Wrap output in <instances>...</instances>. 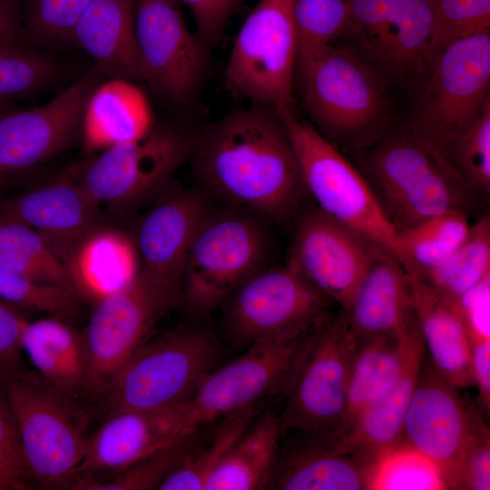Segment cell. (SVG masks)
<instances>
[{"mask_svg":"<svg viewBox=\"0 0 490 490\" xmlns=\"http://www.w3.org/2000/svg\"><path fill=\"white\" fill-rule=\"evenodd\" d=\"M189 160L208 197L268 222L293 220L306 191L282 118L256 103L192 132Z\"/></svg>","mask_w":490,"mask_h":490,"instance_id":"obj_1","label":"cell"},{"mask_svg":"<svg viewBox=\"0 0 490 490\" xmlns=\"http://www.w3.org/2000/svg\"><path fill=\"white\" fill-rule=\"evenodd\" d=\"M356 165L397 234L432 216H469L479 198L453 168L407 130L387 132L357 153Z\"/></svg>","mask_w":490,"mask_h":490,"instance_id":"obj_2","label":"cell"},{"mask_svg":"<svg viewBox=\"0 0 490 490\" xmlns=\"http://www.w3.org/2000/svg\"><path fill=\"white\" fill-rule=\"evenodd\" d=\"M299 76L311 124L338 149L358 153L388 132L387 81L348 47L328 45Z\"/></svg>","mask_w":490,"mask_h":490,"instance_id":"obj_3","label":"cell"},{"mask_svg":"<svg viewBox=\"0 0 490 490\" xmlns=\"http://www.w3.org/2000/svg\"><path fill=\"white\" fill-rule=\"evenodd\" d=\"M268 221L244 209L212 206L193 236L182 276L180 303L194 318L220 309L245 279L268 265Z\"/></svg>","mask_w":490,"mask_h":490,"instance_id":"obj_4","label":"cell"},{"mask_svg":"<svg viewBox=\"0 0 490 490\" xmlns=\"http://www.w3.org/2000/svg\"><path fill=\"white\" fill-rule=\"evenodd\" d=\"M221 355L209 327H180L149 339L99 395L104 416L189 401Z\"/></svg>","mask_w":490,"mask_h":490,"instance_id":"obj_5","label":"cell"},{"mask_svg":"<svg viewBox=\"0 0 490 490\" xmlns=\"http://www.w3.org/2000/svg\"><path fill=\"white\" fill-rule=\"evenodd\" d=\"M4 387L32 481L71 489L91 436L84 413L34 369L24 368Z\"/></svg>","mask_w":490,"mask_h":490,"instance_id":"obj_6","label":"cell"},{"mask_svg":"<svg viewBox=\"0 0 490 490\" xmlns=\"http://www.w3.org/2000/svg\"><path fill=\"white\" fill-rule=\"evenodd\" d=\"M335 306L288 262L268 264L225 300L221 326L235 348L285 344L324 325L336 314Z\"/></svg>","mask_w":490,"mask_h":490,"instance_id":"obj_7","label":"cell"},{"mask_svg":"<svg viewBox=\"0 0 490 490\" xmlns=\"http://www.w3.org/2000/svg\"><path fill=\"white\" fill-rule=\"evenodd\" d=\"M488 102L490 31L454 41L436 54L407 130L447 162L454 142Z\"/></svg>","mask_w":490,"mask_h":490,"instance_id":"obj_8","label":"cell"},{"mask_svg":"<svg viewBox=\"0 0 490 490\" xmlns=\"http://www.w3.org/2000/svg\"><path fill=\"white\" fill-rule=\"evenodd\" d=\"M279 113L288 131L306 193L314 205L399 260L397 231L356 164L310 122L299 119L294 111Z\"/></svg>","mask_w":490,"mask_h":490,"instance_id":"obj_9","label":"cell"},{"mask_svg":"<svg viewBox=\"0 0 490 490\" xmlns=\"http://www.w3.org/2000/svg\"><path fill=\"white\" fill-rule=\"evenodd\" d=\"M358 338L339 309L310 333L281 394L280 435L328 433L342 426Z\"/></svg>","mask_w":490,"mask_h":490,"instance_id":"obj_10","label":"cell"},{"mask_svg":"<svg viewBox=\"0 0 490 490\" xmlns=\"http://www.w3.org/2000/svg\"><path fill=\"white\" fill-rule=\"evenodd\" d=\"M293 0H260L241 24L225 67V83L236 95L293 111L297 35Z\"/></svg>","mask_w":490,"mask_h":490,"instance_id":"obj_11","label":"cell"},{"mask_svg":"<svg viewBox=\"0 0 490 490\" xmlns=\"http://www.w3.org/2000/svg\"><path fill=\"white\" fill-rule=\"evenodd\" d=\"M341 37L387 81L423 83L434 60L429 0H348Z\"/></svg>","mask_w":490,"mask_h":490,"instance_id":"obj_12","label":"cell"},{"mask_svg":"<svg viewBox=\"0 0 490 490\" xmlns=\"http://www.w3.org/2000/svg\"><path fill=\"white\" fill-rule=\"evenodd\" d=\"M475 403L466 401L446 380L426 350L417 382L403 424V443L428 459L446 489H459L466 454L487 430Z\"/></svg>","mask_w":490,"mask_h":490,"instance_id":"obj_13","label":"cell"},{"mask_svg":"<svg viewBox=\"0 0 490 490\" xmlns=\"http://www.w3.org/2000/svg\"><path fill=\"white\" fill-rule=\"evenodd\" d=\"M192 133L152 130L145 138L110 147L80 163L77 183L97 208L134 206L160 191L189 159Z\"/></svg>","mask_w":490,"mask_h":490,"instance_id":"obj_14","label":"cell"},{"mask_svg":"<svg viewBox=\"0 0 490 490\" xmlns=\"http://www.w3.org/2000/svg\"><path fill=\"white\" fill-rule=\"evenodd\" d=\"M135 38L145 82L168 102L196 96L209 63V44L185 24L177 0H133Z\"/></svg>","mask_w":490,"mask_h":490,"instance_id":"obj_15","label":"cell"},{"mask_svg":"<svg viewBox=\"0 0 490 490\" xmlns=\"http://www.w3.org/2000/svg\"><path fill=\"white\" fill-rule=\"evenodd\" d=\"M175 305L138 275L126 288L94 304L82 330L87 362L84 393L99 397Z\"/></svg>","mask_w":490,"mask_h":490,"instance_id":"obj_16","label":"cell"},{"mask_svg":"<svg viewBox=\"0 0 490 490\" xmlns=\"http://www.w3.org/2000/svg\"><path fill=\"white\" fill-rule=\"evenodd\" d=\"M293 220L287 262L345 311L380 247L315 205Z\"/></svg>","mask_w":490,"mask_h":490,"instance_id":"obj_17","label":"cell"},{"mask_svg":"<svg viewBox=\"0 0 490 490\" xmlns=\"http://www.w3.org/2000/svg\"><path fill=\"white\" fill-rule=\"evenodd\" d=\"M308 336L285 344L252 346L229 363L218 365L188 401L194 423L202 427L281 393Z\"/></svg>","mask_w":490,"mask_h":490,"instance_id":"obj_18","label":"cell"},{"mask_svg":"<svg viewBox=\"0 0 490 490\" xmlns=\"http://www.w3.org/2000/svg\"><path fill=\"white\" fill-rule=\"evenodd\" d=\"M97 77L92 73L42 106L15 108L0 117V181L44 163L70 145Z\"/></svg>","mask_w":490,"mask_h":490,"instance_id":"obj_19","label":"cell"},{"mask_svg":"<svg viewBox=\"0 0 490 490\" xmlns=\"http://www.w3.org/2000/svg\"><path fill=\"white\" fill-rule=\"evenodd\" d=\"M281 446L266 487L275 490L372 489L377 462L340 430L291 433Z\"/></svg>","mask_w":490,"mask_h":490,"instance_id":"obj_20","label":"cell"},{"mask_svg":"<svg viewBox=\"0 0 490 490\" xmlns=\"http://www.w3.org/2000/svg\"><path fill=\"white\" fill-rule=\"evenodd\" d=\"M201 428L192 419L188 401L106 416L90 436L76 481L114 473L186 440Z\"/></svg>","mask_w":490,"mask_h":490,"instance_id":"obj_21","label":"cell"},{"mask_svg":"<svg viewBox=\"0 0 490 490\" xmlns=\"http://www.w3.org/2000/svg\"><path fill=\"white\" fill-rule=\"evenodd\" d=\"M211 207L201 190H180L154 204L139 224L138 277L177 304L193 236Z\"/></svg>","mask_w":490,"mask_h":490,"instance_id":"obj_22","label":"cell"},{"mask_svg":"<svg viewBox=\"0 0 490 490\" xmlns=\"http://www.w3.org/2000/svg\"><path fill=\"white\" fill-rule=\"evenodd\" d=\"M76 164L61 179L19 193L5 201L0 213L36 230L62 258L93 226L100 222L99 208L77 183Z\"/></svg>","mask_w":490,"mask_h":490,"instance_id":"obj_23","label":"cell"},{"mask_svg":"<svg viewBox=\"0 0 490 490\" xmlns=\"http://www.w3.org/2000/svg\"><path fill=\"white\" fill-rule=\"evenodd\" d=\"M343 312L358 340L403 335L416 314L410 277L398 259L379 248Z\"/></svg>","mask_w":490,"mask_h":490,"instance_id":"obj_24","label":"cell"},{"mask_svg":"<svg viewBox=\"0 0 490 490\" xmlns=\"http://www.w3.org/2000/svg\"><path fill=\"white\" fill-rule=\"evenodd\" d=\"M62 261L73 292L92 306L130 285L140 270L134 240L101 222L87 230Z\"/></svg>","mask_w":490,"mask_h":490,"instance_id":"obj_25","label":"cell"},{"mask_svg":"<svg viewBox=\"0 0 490 490\" xmlns=\"http://www.w3.org/2000/svg\"><path fill=\"white\" fill-rule=\"evenodd\" d=\"M69 40L90 54L100 71L113 78L145 82L135 38L133 0H93Z\"/></svg>","mask_w":490,"mask_h":490,"instance_id":"obj_26","label":"cell"},{"mask_svg":"<svg viewBox=\"0 0 490 490\" xmlns=\"http://www.w3.org/2000/svg\"><path fill=\"white\" fill-rule=\"evenodd\" d=\"M407 273L419 331L430 362L456 388L474 386L469 334L456 302L436 294L418 277Z\"/></svg>","mask_w":490,"mask_h":490,"instance_id":"obj_27","label":"cell"},{"mask_svg":"<svg viewBox=\"0 0 490 490\" xmlns=\"http://www.w3.org/2000/svg\"><path fill=\"white\" fill-rule=\"evenodd\" d=\"M81 129L89 152L142 140L153 130L149 101L134 82L113 78L92 91Z\"/></svg>","mask_w":490,"mask_h":490,"instance_id":"obj_28","label":"cell"},{"mask_svg":"<svg viewBox=\"0 0 490 490\" xmlns=\"http://www.w3.org/2000/svg\"><path fill=\"white\" fill-rule=\"evenodd\" d=\"M401 336H377L358 340L347 389L344 421L339 430L348 434L358 419L382 400L400 379L407 363L412 331Z\"/></svg>","mask_w":490,"mask_h":490,"instance_id":"obj_29","label":"cell"},{"mask_svg":"<svg viewBox=\"0 0 490 490\" xmlns=\"http://www.w3.org/2000/svg\"><path fill=\"white\" fill-rule=\"evenodd\" d=\"M22 348L34 370L52 386L73 397L84 393L85 346L72 321L53 316L27 320Z\"/></svg>","mask_w":490,"mask_h":490,"instance_id":"obj_30","label":"cell"},{"mask_svg":"<svg viewBox=\"0 0 490 490\" xmlns=\"http://www.w3.org/2000/svg\"><path fill=\"white\" fill-rule=\"evenodd\" d=\"M424 353V341L417 323L411 334L400 379L389 394L368 409L347 434L377 462L386 453L404 444V418L417 382Z\"/></svg>","mask_w":490,"mask_h":490,"instance_id":"obj_31","label":"cell"},{"mask_svg":"<svg viewBox=\"0 0 490 490\" xmlns=\"http://www.w3.org/2000/svg\"><path fill=\"white\" fill-rule=\"evenodd\" d=\"M280 438L278 415H257L211 474L205 490L265 488Z\"/></svg>","mask_w":490,"mask_h":490,"instance_id":"obj_32","label":"cell"},{"mask_svg":"<svg viewBox=\"0 0 490 490\" xmlns=\"http://www.w3.org/2000/svg\"><path fill=\"white\" fill-rule=\"evenodd\" d=\"M468 215L446 211L397 233L399 260L407 271L423 274L446 260L466 239Z\"/></svg>","mask_w":490,"mask_h":490,"instance_id":"obj_33","label":"cell"},{"mask_svg":"<svg viewBox=\"0 0 490 490\" xmlns=\"http://www.w3.org/2000/svg\"><path fill=\"white\" fill-rule=\"evenodd\" d=\"M257 415V407L252 406L220 418L209 436L199 435L159 490H204L211 474Z\"/></svg>","mask_w":490,"mask_h":490,"instance_id":"obj_34","label":"cell"},{"mask_svg":"<svg viewBox=\"0 0 490 490\" xmlns=\"http://www.w3.org/2000/svg\"><path fill=\"white\" fill-rule=\"evenodd\" d=\"M413 274L434 292L454 301L490 277L489 216L472 224L464 242L441 264L426 273Z\"/></svg>","mask_w":490,"mask_h":490,"instance_id":"obj_35","label":"cell"},{"mask_svg":"<svg viewBox=\"0 0 490 490\" xmlns=\"http://www.w3.org/2000/svg\"><path fill=\"white\" fill-rule=\"evenodd\" d=\"M0 266L31 279L72 290L62 260L44 239L25 223L2 213Z\"/></svg>","mask_w":490,"mask_h":490,"instance_id":"obj_36","label":"cell"},{"mask_svg":"<svg viewBox=\"0 0 490 490\" xmlns=\"http://www.w3.org/2000/svg\"><path fill=\"white\" fill-rule=\"evenodd\" d=\"M299 75L325 48L342 36L349 18L348 0H293Z\"/></svg>","mask_w":490,"mask_h":490,"instance_id":"obj_37","label":"cell"},{"mask_svg":"<svg viewBox=\"0 0 490 490\" xmlns=\"http://www.w3.org/2000/svg\"><path fill=\"white\" fill-rule=\"evenodd\" d=\"M201 430V429H200ZM200 430L186 440L144 457L121 470L102 476L77 480L75 490H152L159 489L196 442Z\"/></svg>","mask_w":490,"mask_h":490,"instance_id":"obj_38","label":"cell"},{"mask_svg":"<svg viewBox=\"0 0 490 490\" xmlns=\"http://www.w3.org/2000/svg\"><path fill=\"white\" fill-rule=\"evenodd\" d=\"M446 161L479 198L490 195V102L450 147Z\"/></svg>","mask_w":490,"mask_h":490,"instance_id":"obj_39","label":"cell"},{"mask_svg":"<svg viewBox=\"0 0 490 490\" xmlns=\"http://www.w3.org/2000/svg\"><path fill=\"white\" fill-rule=\"evenodd\" d=\"M0 299L22 310L72 321L81 311L80 299L62 286L39 282L0 266Z\"/></svg>","mask_w":490,"mask_h":490,"instance_id":"obj_40","label":"cell"},{"mask_svg":"<svg viewBox=\"0 0 490 490\" xmlns=\"http://www.w3.org/2000/svg\"><path fill=\"white\" fill-rule=\"evenodd\" d=\"M372 489H446L436 467L403 444L377 462Z\"/></svg>","mask_w":490,"mask_h":490,"instance_id":"obj_41","label":"cell"},{"mask_svg":"<svg viewBox=\"0 0 490 490\" xmlns=\"http://www.w3.org/2000/svg\"><path fill=\"white\" fill-rule=\"evenodd\" d=\"M435 55L446 44L490 31V0H429Z\"/></svg>","mask_w":490,"mask_h":490,"instance_id":"obj_42","label":"cell"},{"mask_svg":"<svg viewBox=\"0 0 490 490\" xmlns=\"http://www.w3.org/2000/svg\"><path fill=\"white\" fill-rule=\"evenodd\" d=\"M54 74L53 63L24 45L0 50V101L36 91Z\"/></svg>","mask_w":490,"mask_h":490,"instance_id":"obj_43","label":"cell"},{"mask_svg":"<svg viewBox=\"0 0 490 490\" xmlns=\"http://www.w3.org/2000/svg\"><path fill=\"white\" fill-rule=\"evenodd\" d=\"M26 33L43 40L69 39L78 19L93 0H21Z\"/></svg>","mask_w":490,"mask_h":490,"instance_id":"obj_44","label":"cell"},{"mask_svg":"<svg viewBox=\"0 0 490 490\" xmlns=\"http://www.w3.org/2000/svg\"><path fill=\"white\" fill-rule=\"evenodd\" d=\"M0 383V468L15 489H25L32 481L22 451L15 421Z\"/></svg>","mask_w":490,"mask_h":490,"instance_id":"obj_45","label":"cell"},{"mask_svg":"<svg viewBox=\"0 0 490 490\" xmlns=\"http://www.w3.org/2000/svg\"><path fill=\"white\" fill-rule=\"evenodd\" d=\"M28 319L23 310L0 299V383L24 368L22 334Z\"/></svg>","mask_w":490,"mask_h":490,"instance_id":"obj_46","label":"cell"},{"mask_svg":"<svg viewBox=\"0 0 490 490\" xmlns=\"http://www.w3.org/2000/svg\"><path fill=\"white\" fill-rule=\"evenodd\" d=\"M192 15L196 32L209 44L216 43L243 0H177Z\"/></svg>","mask_w":490,"mask_h":490,"instance_id":"obj_47","label":"cell"},{"mask_svg":"<svg viewBox=\"0 0 490 490\" xmlns=\"http://www.w3.org/2000/svg\"><path fill=\"white\" fill-rule=\"evenodd\" d=\"M490 277L464 293L455 302L469 337H489Z\"/></svg>","mask_w":490,"mask_h":490,"instance_id":"obj_48","label":"cell"},{"mask_svg":"<svg viewBox=\"0 0 490 490\" xmlns=\"http://www.w3.org/2000/svg\"><path fill=\"white\" fill-rule=\"evenodd\" d=\"M459 489H490L489 429L480 434L470 446L464 461Z\"/></svg>","mask_w":490,"mask_h":490,"instance_id":"obj_49","label":"cell"},{"mask_svg":"<svg viewBox=\"0 0 490 490\" xmlns=\"http://www.w3.org/2000/svg\"><path fill=\"white\" fill-rule=\"evenodd\" d=\"M469 338L473 383L477 389L476 406L486 420L490 413V338Z\"/></svg>","mask_w":490,"mask_h":490,"instance_id":"obj_50","label":"cell"},{"mask_svg":"<svg viewBox=\"0 0 490 490\" xmlns=\"http://www.w3.org/2000/svg\"><path fill=\"white\" fill-rule=\"evenodd\" d=\"M25 34L19 4L0 0V50L23 45Z\"/></svg>","mask_w":490,"mask_h":490,"instance_id":"obj_51","label":"cell"},{"mask_svg":"<svg viewBox=\"0 0 490 490\" xmlns=\"http://www.w3.org/2000/svg\"><path fill=\"white\" fill-rule=\"evenodd\" d=\"M15 108L9 101H0V117Z\"/></svg>","mask_w":490,"mask_h":490,"instance_id":"obj_52","label":"cell"},{"mask_svg":"<svg viewBox=\"0 0 490 490\" xmlns=\"http://www.w3.org/2000/svg\"><path fill=\"white\" fill-rule=\"evenodd\" d=\"M15 489L13 485L5 477L0 475V490Z\"/></svg>","mask_w":490,"mask_h":490,"instance_id":"obj_53","label":"cell"},{"mask_svg":"<svg viewBox=\"0 0 490 490\" xmlns=\"http://www.w3.org/2000/svg\"><path fill=\"white\" fill-rule=\"evenodd\" d=\"M0 475L3 476V477H5V479H7V480L13 485L14 488L15 489L14 484H13V483L10 481V479L5 475V473L1 470V468H0Z\"/></svg>","mask_w":490,"mask_h":490,"instance_id":"obj_54","label":"cell"},{"mask_svg":"<svg viewBox=\"0 0 490 490\" xmlns=\"http://www.w3.org/2000/svg\"><path fill=\"white\" fill-rule=\"evenodd\" d=\"M9 1H13V2H15L17 4H19L21 2V0H9Z\"/></svg>","mask_w":490,"mask_h":490,"instance_id":"obj_55","label":"cell"}]
</instances>
